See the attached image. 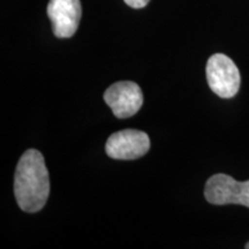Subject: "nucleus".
I'll return each instance as SVG.
<instances>
[{
    "instance_id": "obj_1",
    "label": "nucleus",
    "mask_w": 249,
    "mask_h": 249,
    "mask_svg": "<svg viewBox=\"0 0 249 249\" xmlns=\"http://www.w3.org/2000/svg\"><path fill=\"white\" fill-rule=\"evenodd\" d=\"M14 194L20 209L37 213L46 204L50 195V177L44 157L36 149L21 156L14 177Z\"/></svg>"
},
{
    "instance_id": "obj_2",
    "label": "nucleus",
    "mask_w": 249,
    "mask_h": 249,
    "mask_svg": "<svg viewBox=\"0 0 249 249\" xmlns=\"http://www.w3.org/2000/svg\"><path fill=\"white\" fill-rule=\"evenodd\" d=\"M207 80L210 89L220 98H232L240 88V73L226 54L211 55L207 62Z\"/></svg>"
},
{
    "instance_id": "obj_3",
    "label": "nucleus",
    "mask_w": 249,
    "mask_h": 249,
    "mask_svg": "<svg viewBox=\"0 0 249 249\" xmlns=\"http://www.w3.org/2000/svg\"><path fill=\"white\" fill-rule=\"evenodd\" d=\"M204 196L211 204H241L249 208V180L239 182L227 174H214L205 183Z\"/></svg>"
},
{
    "instance_id": "obj_4",
    "label": "nucleus",
    "mask_w": 249,
    "mask_h": 249,
    "mask_svg": "<svg viewBox=\"0 0 249 249\" xmlns=\"http://www.w3.org/2000/svg\"><path fill=\"white\" fill-rule=\"evenodd\" d=\"M150 149L148 134L138 129H124L107 139L105 151L108 157L118 160H133L144 156Z\"/></svg>"
},
{
    "instance_id": "obj_5",
    "label": "nucleus",
    "mask_w": 249,
    "mask_h": 249,
    "mask_svg": "<svg viewBox=\"0 0 249 249\" xmlns=\"http://www.w3.org/2000/svg\"><path fill=\"white\" fill-rule=\"evenodd\" d=\"M104 101L113 114L124 119L136 114L143 105V93L138 83L133 81H120L107 88Z\"/></svg>"
},
{
    "instance_id": "obj_6",
    "label": "nucleus",
    "mask_w": 249,
    "mask_h": 249,
    "mask_svg": "<svg viewBox=\"0 0 249 249\" xmlns=\"http://www.w3.org/2000/svg\"><path fill=\"white\" fill-rule=\"evenodd\" d=\"M82 8L80 0H50L48 15L58 38H70L79 28Z\"/></svg>"
},
{
    "instance_id": "obj_7",
    "label": "nucleus",
    "mask_w": 249,
    "mask_h": 249,
    "mask_svg": "<svg viewBox=\"0 0 249 249\" xmlns=\"http://www.w3.org/2000/svg\"><path fill=\"white\" fill-rule=\"evenodd\" d=\"M124 1L133 8H143L148 5L150 0H124Z\"/></svg>"
},
{
    "instance_id": "obj_8",
    "label": "nucleus",
    "mask_w": 249,
    "mask_h": 249,
    "mask_svg": "<svg viewBox=\"0 0 249 249\" xmlns=\"http://www.w3.org/2000/svg\"><path fill=\"white\" fill-rule=\"evenodd\" d=\"M246 248L249 249V242H247V245H246Z\"/></svg>"
}]
</instances>
